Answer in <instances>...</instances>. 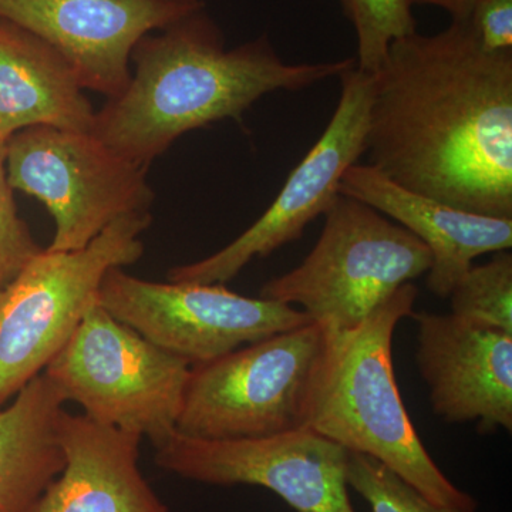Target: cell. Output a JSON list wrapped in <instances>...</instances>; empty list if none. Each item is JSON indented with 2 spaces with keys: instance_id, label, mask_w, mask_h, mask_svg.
I'll return each mask as SVG.
<instances>
[{
  "instance_id": "cell-1",
  "label": "cell",
  "mask_w": 512,
  "mask_h": 512,
  "mask_svg": "<svg viewBox=\"0 0 512 512\" xmlns=\"http://www.w3.org/2000/svg\"><path fill=\"white\" fill-rule=\"evenodd\" d=\"M370 165L407 190L512 218V52L470 23L396 40L372 74Z\"/></svg>"
},
{
  "instance_id": "cell-2",
  "label": "cell",
  "mask_w": 512,
  "mask_h": 512,
  "mask_svg": "<svg viewBox=\"0 0 512 512\" xmlns=\"http://www.w3.org/2000/svg\"><path fill=\"white\" fill-rule=\"evenodd\" d=\"M131 60L126 90L96 111L93 134L144 167L188 131L241 120L266 94L299 92L356 64L353 57L285 63L266 33L227 49L205 9L143 37Z\"/></svg>"
},
{
  "instance_id": "cell-3",
  "label": "cell",
  "mask_w": 512,
  "mask_h": 512,
  "mask_svg": "<svg viewBox=\"0 0 512 512\" xmlns=\"http://www.w3.org/2000/svg\"><path fill=\"white\" fill-rule=\"evenodd\" d=\"M419 289L403 285L356 328L329 333L305 429L393 470L434 504L476 512L477 501L451 483L424 447L404 406L393 366V336Z\"/></svg>"
},
{
  "instance_id": "cell-4",
  "label": "cell",
  "mask_w": 512,
  "mask_h": 512,
  "mask_svg": "<svg viewBox=\"0 0 512 512\" xmlns=\"http://www.w3.org/2000/svg\"><path fill=\"white\" fill-rule=\"evenodd\" d=\"M325 217L311 254L266 282L261 298L301 306L312 322L342 333L430 271V249L365 202L340 194Z\"/></svg>"
},
{
  "instance_id": "cell-5",
  "label": "cell",
  "mask_w": 512,
  "mask_h": 512,
  "mask_svg": "<svg viewBox=\"0 0 512 512\" xmlns=\"http://www.w3.org/2000/svg\"><path fill=\"white\" fill-rule=\"evenodd\" d=\"M150 224V212L128 214L77 251L40 249L0 289V410L72 338L107 272L143 256Z\"/></svg>"
},
{
  "instance_id": "cell-6",
  "label": "cell",
  "mask_w": 512,
  "mask_h": 512,
  "mask_svg": "<svg viewBox=\"0 0 512 512\" xmlns=\"http://www.w3.org/2000/svg\"><path fill=\"white\" fill-rule=\"evenodd\" d=\"M329 332L311 322L192 365L175 431L237 440L305 429Z\"/></svg>"
},
{
  "instance_id": "cell-7",
  "label": "cell",
  "mask_w": 512,
  "mask_h": 512,
  "mask_svg": "<svg viewBox=\"0 0 512 512\" xmlns=\"http://www.w3.org/2000/svg\"><path fill=\"white\" fill-rule=\"evenodd\" d=\"M191 366L96 302L43 375L84 416L157 447L177 427Z\"/></svg>"
},
{
  "instance_id": "cell-8",
  "label": "cell",
  "mask_w": 512,
  "mask_h": 512,
  "mask_svg": "<svg viewBox=\"0 0 512 512\" xmlns=\"http://www.w3.org/2000/svg\"><path fill=\"white\" fill-rule=\"evenodd\" d=\"M13 190L37 198L55 220L49 251L87 247L128 214L150 212L154 192L148 167L107 146L93 131L32 127L6 144Z\"/></svg>"
},
{
  "instance_id": "cell-9",
  "label": "cell",
  "mask_w": 512,
  "mask_h": 512,
  "mask_svg": "<svg viewBox=\"0 0 512 512\" xmlns=\"http://www.w3.org/2000/svg\"><path fill=\"white\" fill-rule=\"evenodd\" d=\"M97 302L113 318L192 365L312 322L295 306L248 298L221 284H160L128 275L123 268L107 272Z\"/></svg>"
},
{
  "instance_id": "cell-10",
  "label": "cell",
  "mask_w": 512,
  "mask_h": 512,
  "mask_svg": "<svg viewBox=\"0 0 512 512\" xmlns=\"http://www.w3.org/2000/svg\"><path fill=\"white\" fill-rule=\"evenodd\" d=\"M342 94L328 127L292 171L265 214L237 239L208 258L175 266L167 278L187 284H221L235 278L255 258L296 241L340 195V181L366 153L372 74L356 64L339 76Z\"/></svg>"
},
{
  "instance_id": "cell-11",
  "label": "cell",
  "mask_w": 512,
  "mask_h": 512,
  "mask_svg": "<svg viewBox=\"0 0 512 512\" xmlns=\"http://www.w3.org/2000/svg\"><path fill=\"white\" fill-rule=\"evenodd\" d=\"M157 466L210 485H256L296 512H356L346 483L349 451L309 429L255 439L202 440L174 431Z\"/></svg>"
},
{
  "instance_id": "cell-12",
  "label": "cell",
  "mask_w": 512,
  "mask_h": 512,
  "mask_svg": "<svg viewBox=\"0 0 512 512\" xmlns=\"http://www.w3.org/2000/svg\"><path fill=\"white\" fill-rule=\"evenodd\" d=\"M205 9V0H0V19L55 47L84 90L120 96L143 37Z\"/></svg>"
},
{
  "instance_id": "cell-13",
  "label": "cell",
  "mask_w": 512,
  "mask_h": 512,
  "mask_svg": "<svg viewBox=\"0 0 512 512\" xmlns=\"http://www.w3.org/2000/svg\"><path fill=\"white\" fill-rule=\"evenodd\" d=\"M416 363L430 403L446 423L481 434L512 430V336L454 315L413 313Z\"/></svg>"
},
{
  "instance_id": "cell-14",
  "label": "cell",
  "mask_w": 512,
  "mask_h": 512,
  "mask_svg": "<svg viewBox=\"0 0 512 512\" xmlns=\"http://www.w3.org/2000/svg\"><path fill=\"white\" fill-rule=\"evenodd\" d=\"M339 191L392 218L430 249L433 262L426 284L440 299L450 296L478 256L512 247V218L451 207L407 190L370 164L352 165L343 175Z\"/></svg>"
},
{
  "instance_id": "cell-15",
  "label": "cell",
  "mask_w": 512,
  "mask_h": 512,
  "mask_svg": "<svg viewBox=\"0 0 512 512\" xmlns=\"http://www.w3.org/2000/svg\"><path fill=\"white\" fill-rule=\"evenodd\" d=\"M143 437L64 410V467L29 512H168L140 470Z\"/></svg>"
},
{
  "instance_id": "cell-16",
  "label": "cell",
  "mask_w": 512,
  "mask_h": 512,
  "mask_svg": "<svg viewBox=\"0 0 512 512\" xmlns=\"http://www.w3.org/2000/svg\"><path fill=\"white\" fill-rule=\"evenodd\" d=\"M94 117L76 72L55 47L0 19V138L40 126L93 131Z\"/></svg>"
},
{
  "instance_id": "cell-17",
  "label": "cell",
  "mask_w": 512,
  "mask_h": 512,
  "mask_svg": "<svg viewBox=\"0 0 512 512\" xmlns=\"http://www.w3.org/2000/svg\"><path fill=\"white\" fill-rule=\"evenodd\" d=\"M64 403L42 373L0 410V512H29L63 470L59 420Z\"/></svg>"
},
{
  "instance_id": "cell-18",
  "label": "cell",
  "mask_w": 512,
  "mask_h": 512,
  "mask_svg": "<svg viewBox=\"0 0 512 512\" xmlns=\"http://www.w3.org/2000/svg\"><path fill=\"white\" fill-rule=\"evenodd\" d=\"M448 298L451 315L512 336L511 252H495L487 264L471 266Z\"/></svg>"
},
{
  "instance_id": "cell-19",
  "label": "cell",
  "mask_w": 512,
  "mask_h": 512,
  "mask_svg": "<svg viewBox=\"0 0 512 512\" xmlns=\"http://www.w3.org/2000/svg\"><path fill=\"white\" fill-rule=\"evenodd\" d=\"M343 13L355 28L356 67L373 74L386 60L396 40L417 32L409 0H340Z\"/></svg>"
},
{
  "instance_id": "cell-20",
  "label": "cell",
  "mask_w": 512,
  "mask_h": 512,
  "mask_svg": "<svg viewBox=\"0 0 512 512\" xmlns=\"http://www.w3.org/2000/svg\"><path fill=\"white\" fill-rule=\"evenodd\" d=\"M346 483L373 512H460L434 504L393 470L366 454L349 451Z\"/></svg>"
},
{
  "instance_id": "cell-21",
  "label": "cell",
  "mask_w": 512,
  "mask_h": 512,
  "mask_svg": "<svg viewBox=\"0 0 512 512\" xmlns=\"http://www.w3.org/2000/svg\"><path fill=\"white\" fill-rule=\"evenodd\" d=\"M6 144L8 140L0 138V289L42 249L16 210L6 170Z\"/></svg>"
},
{
  "instance_id": "cell-22",
  "label": "cell",
  "mask_w": 512,
  "mask_h": 512,
  "mask_svg": "<svg viewBox=\"0 0 512 512\" xmlns=\"http://www.w3.org/2000/svg\"><path fill=\"white\" fill-rule=\"evenodd\" d=\"M468 23L487 52H512V0H478Z\"/></svg>"
},
{
  "instance_id": "cell-23",
  "label": "cell",
  "mask_w": 512,
  "mask_h": 512,
  "mask_svg": "<svg viewBox=\"0 0 512 512\" xmlns=\"http://www.w3.org/2000/svg\"><path fill=\"white\" fill-rule=\"evenodd\" d=\"M413 5H430L446 10L451 22H467L478 0H409Z\"/></svg>"
}]
</instances>
